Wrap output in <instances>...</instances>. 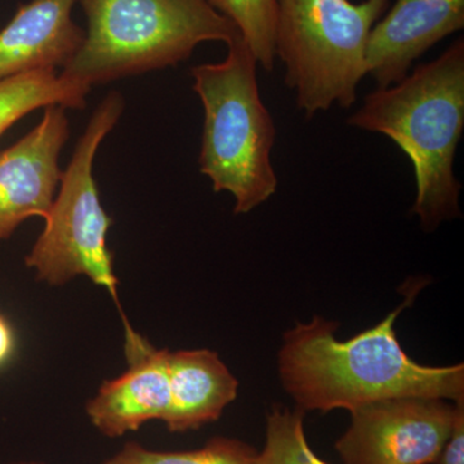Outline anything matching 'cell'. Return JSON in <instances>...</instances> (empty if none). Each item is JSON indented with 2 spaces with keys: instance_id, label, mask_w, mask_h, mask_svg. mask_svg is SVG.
<instances>
[{
  "instance_id": "cell-1",
  "label": "cell",
  "mask_w": 464,
  "mask_h": 464,
  "mask_svg": "<svg viewBox=\"0 0 464 464\" xmlns=\"http://www.w3.org/2000/svg\"><path fill=\"white\" fill-rule=\"evenodd\" d=\"M424 284L423 280L406 282L404 302L378 325L350 340H337V324L319 316L298 323L284 334L280 380L299 411H353L399 398L444 399L464 404V365L418 364L396 335V320L413 304Z\"/></svg>"
},
{
  "instance_id": "cell-2",
  "label": "cell",
  "mask_w": 464,
  "mask_h": 464,
  "mask_svg": "<svg viewBox=\"0 0 464 464\" xmlns=\"http://www.w3.org/2000/svg\"><path fill=\"white\" fill-rule=\"evenodd\" d=\"M347 124L389 137L411 161L417 186L411 213L424 230L462 215L454 159L464 128L463 38L400 83L369 93Z\"/></svg>"
},
{
  "instance_id": "cell-3",
  "label": "cell",
  "mask_w": 464,
  "mask_h": 464,
  "mask_svg": "<svg viewBox=\"0 0 464 464\" xmlns=\"http://www.w3.org/2000/svg\"><path fill=\"white\" fill-rule=\"evenodd\" d=\"M88 27L61 75L90 85L166 69L201 43L230 44L240 33L208 0H76Z\"/></svg>"
},
{
  "instance_id": "cell-4",
  "label": "cell",
  "mask_w": 464,
  "mask_h": 464,
  "mask_svg": "<svg viewBox=\"0 0 464 464\" xmlns=\"http://www.w3.org/2000/svg\"><path fill=\"white\" fill-rule=\"evenodd\" d=\"M227 47L222 63L191 69L204 108L199 167L213 190L235 198L234 212L246 215L277 190L271 161L276 127L262 102L258 63L248 45L239 36Z\"/></svg>"
},
{
  "instance_id": "cell-5",
  "label": "cell",
  "mask_w": 464,
  "mask_h": 464,
  "mask_svg": "<svg viewBox=\"0 0 464 464\" xmlns=\"http://www.w3.org/2000/svg\"><path fill=\"white\" fill-rule=\"evenodd\" d=\"M390 0H277L276 58L297 108L314 118L333 105L348 109L366 75L372 27Z\"/></svg>"
},
{
  "instance_id": "cell-6",
  "label": "cell",
  "mask_w": 464,
  "mask_h": 464,
  "mask_svg": "<svg viewBox=\"0 0 464 464\" xmlns=\"http://www.w3.org/2000/svg\"><path fill=\"white\" fill-rule=\"evenodd\" d=\"M123 97L112 92L92 115L76 145L67 169L61 176L60 191L45 217V227L27 255V267L51 285H63L85 275L109 290L118 302V277L108 248L111 218L103 209L93 179L97 150L118 123Z\"/></svg>"
},
{
  "instance_id": "cell-7",
  "label": "cell",
  "mask_w": 464,
  "mask_h": 464,
  "mask_svg": "<svg viewBox=\"0 0 464 464\" xmlns=\"http://www.w3.org/2000/svg\"><path fill=\"white\" fill-rule=\"evenodd\" d=\"M464 404L444 399L382 400L351 411L335 442L344 464H436Z\"/></svg>"
},
{
  "instance_id": "cell-8",
  "label": "cell",
  "mask_w": 464,
  "mask_h": 464,
  "mask_svg": "<svg viewBox=\"0 0 464 464\" xmlns=\"http://www.w3.org/2000/svg\"><path fill=\"white\" fill-rule=\"evenodd\" d=\"M65 108L48 106L41 123L0 151V241L32 217L50 212L61 173V150L69 140Z\"/></svg>"
},
{
  "instance_id": "cell-9",
  "label": "cell",
  "mask_w": 464,
  "mask_h": 464,
  "mask_svg": "<svg viewBox=\"0 0 464 464\" xmlns=\"http://www.w3.org/2000/svg\"><path fill=\"white\" fill-rule=\"evenodd\" d=\"M463 27L464 0H396L369 34L366 75L378 88L398 84L415 60Z\"/></svg>"
},
{
  "instance_id": "cell-10",
  "label": "cell",
  "mask_w": 464,
  "mask_h": 464,
  "mask_svg": "<svg viewBox=\"0 0 464 464\" xmlns=\"http://www.w3.org/2000/svg\"><path fill=\"white\" fill-rule=\"evenodd\" d=\"M125 355L130 368L105 382L87 405L91 422L102 435L121 438L150 420H164L169 409L167 350H155L127 326Z\"/></svg>"
},
{
  "instance_id": "cell-11",
  "label": "cell",
  "mask_w": 464,
  "mask_h": 464,
  "mask_svg": "<svg viewBox=\"0 0 464 464\" xmlns=\"http://www.w3.org/2000/svg\"><path fill=\"white\" fill-rule=\"evenodd\" d=\"M76 0H32L0 30V82L38 70L63 69L85 32L72 20Z\"/></svg>"
},
{
  "instance_id": "cell-12",
  "label": "cell",
  "mask_w": 464,
  "mask_h": 464,
  "mask_svg": "<svg viewBox=\"0 0 464 464\" xmlns=\"http://www.w3.org/2000/svg\"><path fill=\"white\" fill-rule=\"evenodd\" d=\"M167 364L170 399L163 422L170 432L216 422L237 399L239 382L215 351H168Z\"/></svg>"
},
{
  "instance_id": "cell-13",
  "label": "cell",
  "mask_w": 464,
  "mask_h": 464,
  "mask_svg": "<svg viewBox=\"0 0 464 464\" xmlns=\"http://www.w3.org/2000/svg\"><path fill=\"white\" fill-rule=\"evenodd\" d=\"M90 85L57 74L56 70H38L0 82V136L34 110L48 106L83 109Z\"/></svg>"
},
{
  "instance_id": "cell-14",
  "label": "cell",
  "mask_w": 464,
  "mask_h": 464,
  "mask_svg": "<svg viewBox=\"0 0 464 464\" xmlns=\"http://www.w3.org/2000/svg\"><path fill=\"white\" fill-rule=\"evenodd\" d=\"M208 2L237 26L258 65L266 72H273L276 60L277 0Z\"/></svg>"
},
{
  "instance_id": "cell-15",
  "label": "cell",
  "mask_w": 464,
  "mask_h": 464,
  "mask_svg": "<svg viewBox=\"0 0 464 464\" xmlns=\"http://www.w3.org/2000/svg\"><path fill=\"white\" fill-rule=\"evenodd\" d=\"M258 451L237 439L215 438L191 451H152L128 442L103 464H257Z\"/></svg>"
},
{
  "instance_id": "cell-16",
  "label": "cell",
  "mask_w": 464,
  "mask_h": 464,
  "mask_svg": "<svg viewBox=\"0 0 464 464\" xmlns=\"http://www.w3.org/2000/svg\"><path fill=\"white\" fill-rule=\"evenodd\" d=\"M304 413L275 405L266 420V444L257 464H331L311 450L304 432Z\"/></svg>"
},
{
  "instance_id": "cell-17",
  "label": "cell",
  "mask_w": 464,
  "mask_h": 464,
  "mask_svg": "<svg viewBox=\"0 0 464 464\" xmlns=\"http://www.w3.org/2000/svg\"><path fill=\"white\" fill-rule=\"evenodd\" d=\"M436 464H464V411L458 415Z\"/></svg>"
},
{
  "instance_id": "cell-18",
  "label": "cell",
  "mask_w": 464,
  "mask_h": 464,
  "mask_svg": "<svg viewBox=\"0 0 464 464\" xmlns=\"http://www.w3.org/2000/svg\"><path fill=\"white\" fill-rule=\"evenodd\" d=\"M16 338L11 324L5 316L0 315V366L5 364L14 355Z\"/></svg>"
},
{
  "instance_id": "cell-19",
  "label": "cell",
  "mask_w": 464,
  "mask_h": 464,
  "mask_svg": "<svg viewBox=\"0 0 464 464\" xmlns=\"http://www.w3.org/2000/svg\"><path fill=\"white\" fill-rule=\"evenodd\" d=\"M16 464H42V463H16Z\"/></svg>"
}]
</instances>
